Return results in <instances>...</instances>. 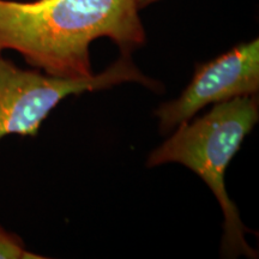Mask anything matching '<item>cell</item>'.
Returning a JSON list of instances; mask_svg holds the SVG:
<instances>
[{
    "label": "cell",
    "instance_id": "6da1fadb",
    "mask_svg": "<svg viewBox=\"0 0 259 259\" xmlns=\"http://www.w3.org/2000/svg\"><path fill=\"white\" fill-rule=\"evenodd\" d=\"M100 37L126 54L143 46L138 0H0V54L17 52L50 76H93L90 45Z\"/></svg>",
    "mask_w": 259,
    "mask_h": 259
},
{
    "label": "cell",
    "instance_id": "7a4b0ae2",
    "mask_svg": "<svg viewBox=\"0 0 259 259\" xmlns=\"http://www.w3.org/2000/svg\"><path fill=\"white\" fill-rule=\"evenodd\" d=\"M259 120L258 95L240 96L213 105L211 111L174 130L170 137L149 155L147 167L180 163L198 176L211 190L223 212L221 255L257 258L235 203L226 190V170L242 142Z\"/></svg>",
    "mask_w": 259,
    "mask_h": 259
},
{
    "label": "cell",
    "instance_id": "3957f363",
    "mask_svg": "<svg viewBox=\"0 0 259 259\" xmlns=\"http://www.w3.org/2000/svg\"><path fill=\"white\" fill-rule=\"evenodd\" d=\"M122 83H137L155 93L162 84L145 76L131 54L121 56L101 73L85 78H59L40 70H23L0 54V139L9 135L36 136L65 97L106 90Z\"/></svg>",
    "mask_w": 259,
    "mask_h": 259
},
{
    "label": "cell",
    "instance_id": "277c9868",
    "mask_svg": "<svg viewBox=\"0 0 259 259\" xmlns=\"http://www.w3.org/2000/svg\"><path fill=\"white\" fill-rule=\"evenodd\" d=\"M259 41L242 42L215 59L196 65L189 85L155 111L162 135L173 132L209 105L258 95Z\"/></svg>",
    "mask_w": 259,
    "mask_h": 259
},
{
    "label": "cell",
    "instance_id": "5b68a950",
    "mask_svg": "<svg viewBox=\"0 0 259 259\" xmlns=\"http://www.w3.org/2000/svg\"><path fill=\"white\" fill-rule=\"evenodd\" d=\"M42 255H37L29 252L23 241L16 234L5 231L0 226V259H42Z\"/></svg>",
    "mask_w": 259,
    "mask_h": 259
},
{
    "label": "cell",
    "instance_id": "8992f818",
    "mask_svg": "<svg viewBox=\"0 0 259 259\" xmlns=\"http://www.w3.org/2000/svg\"><path fill=\"white\" fill-rule=\"evenodd\" d=\"M157 2H161V0H138V8H139V10L144 9L149 5L155 4V3H157Z\"/></svg>",
    "mask_w": 259,
    "mask_h": 259
}]
</instances>
